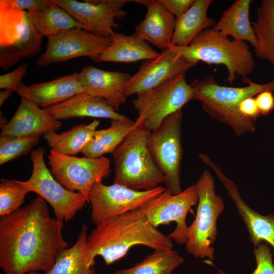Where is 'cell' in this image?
<instances>
[{
  "instance_id": "obj_1",
  "label": "cell",
  "mask_w": 274,
  "mask_h": 274,
  "mask_svg": "<svg viewBox=\"0 0 274 274\" xmlns=\"http://www.w3.org/2000/svg\"><path fill=\"white\" fill-rule=\"evenodd\" d=\"M63 222L51 217L46 200L37 196L0 219V267L5 274L48 271L58 254L68 248Z\"/></svg>"
},
{
  "instance_id": "obj_2",
  "label": "cell",
  "mask_w": 274,
  "mask_h": 274,
  "mask_svg": "<svg viewBox=\"0 0 274 274\" xmlns=\"http://www.w3.org/2000/svg\"><path fill=\"white\" fill-rule=\"evenodd\" d=\"M142 245L154 250L173 249V242L152 225L140 208L109 219L96 225L88 235L90 262L101 256L111 265L124 257L133 246Z\"/></svg>"
},
{
  "instance_id": "obj_3",
  "label": "cell",
  "mask_w": 274,
  "mask_h": 274,
  "mask_svg": "<svg viewBox=\"0 0 274 274\" xmlns=\"http://www.w3.org/2000/svg\"><path fill=\"white\" fill-rule=\"evenodd\" d=\"M248 84L241 87L221 86L212 75L202 79H194L190 84L192 99L201 102L203 110L211 118L230 126L236 136L256 129L254 121L243 116L238 111L240 102L264 91H274V80L258 84L248 78L242 79Z\"/></svg>"
},
{
  "instance_id": "obj_4",
  "label": "cell",
  "mask_w": 274,
  "mask_h": 274,
  "mask_svg": "<svg viewBox=\"0 0 274 274\" xmlns=\"http://www.w3.org/2000/svg\"><path fill=\"white\" fill-rule=\"evenodd\" d=\"M168 48L193 66L200 61L208 64L224 65L228 73L226 81L229 84H232L236 76L242 79L248 78L255 66L247 42L230 40L213 28L202 30L187 46L170 45Z\"/></svg>"
},
{
  "instance_id": "obj_5",
  "label": "cell",
  "mask_w": 274,
  "mask_h": 274,
  "mask_svg": "<svg viewBox=\"0 0 274 274\" xmlns=\"http://www.w3.org/2000/svg\"><path fill=\"white\" fill-rule=\"evenodd\" d=\"M150 131L134 123L133 128L112 154L114 162L113 183L137 191H148L165 183L149 150Z\"/></svg>"
},
{
  "instance_id": "obj_6",
  "label": "cell",
  "mask_w": 274,
  "mask_h": 274,
  "mask_svg": "<svg viewBox=\"0 0 274 274\" xmlns=\"http://www.w3.org/2000/svg\"><path fill=\"white\" fill-rule=\"evenodd\" d=\"M198 194L195 218L189 226L186 242V251L196 258L213 261L217 234V220L223 212L224 202L216 194L215 182L211 173L204 170L195 184Z\"/></svg>"
},
{
  "instance_id": "obj_7",
  "label": "cell",
  "mask_w": 274,
  "mask_h": 274,
  "mask_svg": "<svg viewBox=\"0 0 274 274\" xmlns=\"http://www.w3.org/2000/svg\"><path fill=\"white\" fill-rule=\"evenodd\" d=\"M182 110L166 117L160 125L150 131L147 145L156 166L165 178L166 189L174 194L182 191L181 185Z\"/></svg>"
},
{
  "instance_id": "obj_8",
  "label": "cell",
  "mask_w": 274,
  "mask_h": 274,
  "mask_svg": "<svg viewBox=\"0 0 274 274\" xmlns=\"http://www.w3.org/2000/svg\"><path fill=\"white\" fill-rule=\"evenodd\" d=\"M192 89L185 75L139 93L132 101L138 114L135 123L143 125L152 131L158 128L166 117L182 110L192 99Z\"/></svg>"
},
{
  "instance_id": "obj_9",
  "label": "cell",
  "mask_w": 274,
  "mask_h": 274,
  "mask_svg": "<svg viewBox=\"0 0 274 274\" xmlns=\"http://www.w3.org/2000/svg\"><path fill=\"white\" fill-rule=\"evenodd\" d=\"M46 150L39 147L31 152V175L26 181H18L30 192L44 199L52 207L56 218L67 222L75 217L88 200L83 194L67 190L55 179L45 162Z\"/></svg>"
},
{
  "instance_id": "obj_10",
  "label": "cell",
  "mask_w": 274,
  "mask_h": 274,
  "mask_svg": "<svg viewBox=\"0 0 274 274\" xmlns=\"http://www.w3.org/2000/svg\"><path fill=\"white\" fill-rule=\"evenodd\" d=\"M48 159L50 171L56 180L67 190L85 195L88 202L92 186L111 173L110 160L104 156L77 157L51 149Z\"/></svg>"
},
{
  "instance_id": "obj_11",
  "label": "cell",
  "mask_w": 274,
  "mask_h": 274,
  "mask_svg": "<svg viewBox=\"0 0 274 274\" xmlns=\"http://www.w3.org/2000/svg\"><path fill=\"white\" fill-rule=\"evenodd\" d=\"M165 190L166 188L159 186L148 191H137L115 183L106 185L102 182L95 183L88 197L91 221L97 225L109 219L139 209Z\"/></svg>"
},
{
  "instance_id": "obj_12",
  "label": "cell",
  "mask_w": 274,
  "mask_h": 274,
  "mask_svg": "<svg viewBox=\"0 0 274 274\" xmlns=\"http://www.w3.org/2000/svg\"><path fill=\"white\" fill-rule=\"evenodd\" d=\"M198 199L195 184L176 194L166 188L140 209L147 220L155 227L175 222L176 227L168 237L176 244H184L187 242L189 229L186 216L191 208L198 203Z\"/></svg>"
},
{
  "instance_id": "obj_13",
  "label": "cell",
  "mask_w": 274,
  "mask_h": 274,
  "mask_svg": "<svg viewBox=\"0 0 274 274\" xmlns=\"http://www.w3.org/2000/svg\"><path fill=\"white\" fill-rule=\"evenodd\" d=\"M47 38L46 50L36 62L40 67L82 56H88L96 62L110 44L109 38L80 28H72Z\"/></svg>"
},
{
  "instance_id": "obj_14",
  "label": "cell",
  "mask_w": 274,
  "mask_h": 274,
  "mask_svg": "<svg viewBox=\"0 0 274 274\" xmlns=\"http://www.w3.org/2000/svg\"><path fill=\"white\" fill-rule=\"evenodd\" d=\"M69 13L87 31L109 38L114 28L120 25L115 19L124 17L123 6L133 1L125 0H53Z\"/></svg>"
},
{
  "instance_id": "obj_15",
  "label": "cell",
  "mask_w": 274,
  "mask_h": 274,
  "mask_svg": "<svg viewBox=\"0 0 274 274\" xmlns=\"http://www.w3.org/2000/svg\"><path fill=\"white\" fill-rule=\"evenodd\" d=\"M194 66L183 56L169 48L162 50L154 59L145 60L138 72L131 76L125 87L126 97L153 88L182 75Z\"/></svg>"
},
{
  "instance_id": "obj_16",
  "label": "cell",
  "mask_w": 274,
  "mask_h": 274,
  "mask_svg": "<svg viewBox=\"0 0 274 274\" xmlns=\"http://www.w3.org/2000/svg\"><path fill=\"white\" fill-rule=\"evenodd\" d=\"M201 161L210 166L224 185L228 195L235 203L238 215L245 224L250 241L256 248L266 242L274 250V215H262L251 209L241 196L234 182L228 179L207 155H198Z\"/></svg>"
},
{
  "instance_id": "obj_17",
  "label": "cell",
  "mask_w": 274,
  "mask_h": 274,
  "mask_svg": "<svg viewBox=\"0 0 274 274\" xmlns=\"http://www.w3.org/2000/svg\"><path fill=\"white\" fill-rule=\"evenodd\" d=\"M62 123L50 112L22 98L11 119L2 129L0 139L42 136L58 131Z\"/></svg>"
},
{
  "instance_id": "obj_18",
  "label": "cell",
  "mask_w": 274,
  "mask_h": 274,
  "mask_svg": "<svg viewBox=\"0 0 274 274\" xmlns=\"http://www.w3.org/2000/svg\"><path fill=\"white\" fill-rule=\"evenodd\" d=\"M78 77L86 92L105 99L115 110L125 103V91L131 77L129 74L88 65L82 68Z\"/></svg>"
},
{
  "instance_id": "obj_19",
  "label": "cell",
  "mask_w": 274,
  "mask_h": 274,
  "mask_svg": "<svg viewBox=\"0 0 274 274\" xmlns=\"http://www.w3.org/2000/svg\"><path fill=\"white\" fill-rule=\"evenodd\" d=\"M145 5L147 9L145 18L135 28L134 35L164 50L172 44L176 18L159 1H133Z\"/></svg>"
},
{
  "instance_id": "obj_20",
  "label": "cell",
  "mask_w": 274,
  "mask_h": 274,
  "mask_svg": "<svg viewBox=\"0 0 274 274\" xmlns=\"http://www.w3.org/2000/svg\"><path fill=\"white\" fill-rule=\"evenodd\" d=\"M16 92L22 98L40 107L46 108L85 91L79 81L78 73H74L49 82L30 85H26L22 81Z\"/></svg>"
},
{
  "instance_id": "obj_21",
  "label": "cell",
  "mask_w": 274,
  "mask_h": 274,
  "mask_svg": "<svg viewBox=\"0 0 274 274\" xmlns=\"http://www.w3.org/2000/svg\"><path fill=\"white\" fill-rule=\"evenodd\" d=\"M44 109L59 120L74 117H95L120 121L130 120L117 113L105 99L86 92L78 93L61 103Z\"/></svg>"
},
{
  "instance_id": "obj_22",
  "label": "cell",
  "mask_w": 274,
  "mask_h": 274,
  "mask_svg": "<svg viewBox=\"0 0 274 274\" xmlns=\"http://www.w3.org/2000/svg\"><path fill=\"white\" fill-rule=\"evenodd\" d=\"M110 44L95 62H134L157 57L159 54L147 42L134 35L114 32L109 37Z\"/></svg>"
},
{
  "instance_id": "obj_23",
  "label": "cell",
  "mask_w": 274,
  "mask_h": 274,
  "mask_svg": "<svg viewBox=\"0 0 274 274\" xmlns=\"http://www.w3.org/2000/svg\"><path fill=\"white\" fill-rule=\"evenodd\" d=\"M251 0H236L223 12L213 29L233 40L248 42L255 48L257 38L249 20Z\"/></svg>"
},
{
  "instance_id": "obj_24",
  "label": "cell",
  "mask_w": 274,
  "mask_h": 274,
  "mask_svg": "<svg viewBox=\"0 0 274 274\" xmlns=\"http://www.w3.org/2000/svg\"><path fill=\"white\" fill-rule=\"evenodd\" d=\"M212 0H195L191 8L176 18L172 44L185 47L203 30L213 28L216 22L207 15Z\"/></svg>"
},
{
  "instance_id": "obj_25",
  "label": "cell",
  "mask_w": 274,
  "mask_h": 274,
  "mask_svg": "<svg viewBox=\"0 0 274 274\" xmlns=\"http://www.w3.org/2000/svg\"><path fill=\"white\" fill-rule=\"evenodd\" d=\"M88 227L81 226L75 243L57 256L52 267L44 274H94L87 246Z\"/></svg>"
},
{
  "instance_id": "obj_26",
  "label": "cell",
  "mask_w": 274,
  "mask_h": 274,
  "mask_svg": "<svg viewBox=\"0 0 274 274\" xmlns=\"http://www.w3.org/2000/svg\"><path fill=\"white\" fill-rule=\"evenodd\" d=\"M28 18L42 37L47 38L81 25L65 10L49 0L41 8L27 11Z\"/></svg>"
},
{
  "instance_id": "obj_27",
  "label": "cell",
  "mask_w": 274,
  "mask_h": 274,
  "mask_svg": "<svg viewBox=\"0 0 274 274\" xmlns=\"http://www.w3.org/2000/svg\"><path fill=\"white\" fill-rule=\"evenodd\" d=\"M257 38L255 56L269 62L274 68V0H262L252 23Z\"/></svg>"
},
{
  "instance_id": "obj_28",
  "label": "cell",
  "mask_w": 274,
  "mask_h": 274,
  "mask_svg": "<svg viewBox=\"0 0 274 274\" xmlns=\"http://www.w3.org/2000/svg\"><path fill=\"white\" fill-rule=\"evenodd\" d=\"M42 40L27 15L17 40L9 46L0 47V67L7 71L23 58L36 55L40 51Z\"/></svg>"
},
{
  "instance_id": "obj_29",
  "label": "cell",
  "mask_w": 274,
  "mask_h": 274,
  "mask_svg": "<svg viewBox=\"0 0 274 274\" xmlns=\"http://www.w3.org/2000/svg\"><path fill=\"white\" fill-rule=\"evenodd\" d=\"M135 121L113 120L106 129L96 130L82 151L86 157L97 158L106 154H113L134 126Z\"/></svg>"
},
{
  "instance_id": "obj_30",
  "label": "cell",
  "mask_w": 274,
  "mask_h": 274,
  "mask_svg": "<svg viewBox=\"0 0 274 274\" xmlns=\"http://www.w3.org/2000/svg\"><path fill=\"white\" fill-rule=\"evenodd\" d=\"M99 124V121L94 120L88 124L75 125L59 134L53 132L43 136L51 149L64 155L73 156L82 152L92 139Z\"/></svg>"
},
{
  "instance_id": "obj_31",
  "label": "cell",
  "mask_w": 274,
  "mask_h": 274,
  "mask_svg": "<svg viewBox=\"0 0 274 274\" xmlns=\"http://www.w3.org/2000/svg\"><path fill=\"white\" fill-rule=\"evenodd\" d=\"M184 261L173 249L154 250L132 267L116 271L114 274H171Z\"/></svg>"
},
{
  "instance_id": "obj_32",
  "label": "cell",
  "mask_w": 274,
  "mask_h": 274,
  "mask_svg": "<svg viewBox=\"0 0 274 274\" xmlns=\"http://www.w3.org/2000/svg\"><path fill=\"white\" fill-rule=\"evenodd\" d=\"M27 12L0 8V47L13 44L23 29Z\"/></svg>"
},
{
  "instance_id": "obj_33",
  "label": "cell",
  "mask_w": 274,
  "mask_h": 274,
  "mask_svg": "<svg viewBox=\"0 0 274 274\" xmlns=\"http://www.w3.org/2000/svg\"><path fill=\"white\" fill-rule=\"evenodd\" d=\"M30 191L18 180L2 179L0 183V216L9 215L21 208Z\"/></svg>"
},
{
  "instance_id": "obj_34",
  "label": "cell",
  "mask_w": 274,
  "mask_h": 274,
  "mask_svg": "<svg viewBox=\"0 0 274 274\" xmlns=\"http://www.w3.org/2000/svg\"><path fill=\"white\" fill-rule=\"evenodd\" d=\"M41 135L0 139V164L3 165L29 154L40 140Z\"/></svg>"
},
{
  "instance_id": "obj_35",
  "label": "cell",
  "mask_w": 274,
  "mask_h": 274,
  "mask_svg": "<svg viewBox=\"0 0 274 274\" xmlns=\"http://www.w3.org/2000/svg\"><path fill=\"white\" fill-rule=\"evenodd\" d=\"M256 267L252 274H274V264L270 248L265 244H261L254 250ZM219 274H227L218 269Z\"/></svg>"
},
{
  "instance_id": "obj_36",
  "label": "cell",
  "mask_w": 274,
  "mask_h": 274,
  "mask_svg": "<svg viewBox=\"0 0 274 274\" xmlns=\"http://www.w3.org/2000/svg\"><path fill=\"white\" fill-rule=\"evenodd\" d=\"M28 68L26 63L20 65L16 69L0 76V88L16 92L18 86L22 82Z\"/></svg>"
},
{
  "instance_id": "obj_37",
  "label": "cell",
  "mask_w": 274,
  "mask_h": 274,
  "mask_svg": "<svg viewBox=\"0 0 274 274\" xmlns=\"http://www.w3.org/2000/svg\"><path fill=\"white\" fill-rule=\"evenodd\" d=\"M49 1V0H1L0 8L28 11L43 7Z\"/></svg>"
},
{
  "instance_id": "obj_38",
  "label": "cell",
  "mask_w": 274,
  "mask_h": 274,
  "mask_svg": "<svg viewBox=\"0 0 274 274\" xmlns=\"http://www.w3.org/2000/svg\"><path fill=\"white\" fill-rule=\"evenodd\" d=\"M177 18L184 14L192 6L195 0H159Z\"/></svg>"
},
{
  "instance_id": "obj_39",
  "label": "cell",
  "mask_w": 274,
  "mask_h": 274,
  "mask_svg": "<svg viewBox=\"0 0 274 274\" xmlns=\"http://www.w3.org/2000/svg\"><path fill=\"white\" fill-rule=\"evenodd\" d=\"M255 99L261 115L267 116L274 109V95L271 91L259 93Z\"/></svg>"
},
{
  "instance_id": "obj_40",
  "label": "cell",
  "mask_w": 274,
  "mask_h": 274,
  "mask_svg": "<svg viewBox=\"0 0 274 274\" xmlns=\"http://www.w3.org/2000/svg\"><path fill=\"white\" fill-rule=\"evenodd\" d=\"M238 109L243 116L253 121L261 116L253 97H249L242 100L238 105Z\"/></svg>"
},
{
  "instance_id": "obj_41",
  "label": "cell",
  "mask_w": 274,
  "mask_h": 274,
  "mask_svg": "<svg viewBox=\"0 0 274 274\" xmlns=\"http://www.w3.org/2000/svg\"><path fill=\"white\" fill-rule=\"evenodd\" d=\"M12 93V91L7 89H3L0 92V106H2L5 101L11 95Z\"/></svg>"
},
{
  "instance_id": "obj_42",
  "label": "cell",
  "mask_w": 274,
  "mask_h": 274,
  "mask_svg": "<svg viewBox=\"0 0 274 274\" xmlns=\"http://www.w3.org/2000/svg\"><path fill=\"white\" fill-rule=\"evenodd\" d=\"M0 117H1V121H0L1 127L2 128L4 126H5L7 123V119L3 115V114H2V112H1Z\"/></svg>"
},
{
  "instance_id": "obj_43",
  "label": "cell",
  "mask_w": 274,
  "mask_h": 274,
  "mask_svg": "<svg viewBox=\"0 0 274 274\" xmlns=\"http://www.w3.org/2000/svg\"><path fill=\"white\" fill-rule=\"evenodd\" d=\"M26 274H40V273L37 271H32V272L27 273Z\"/></svg>"
},
{
  "instance_id": "obj_44",
  "label": "cell",
  "mask_w": 274,
  "mask_h": 274,
  "mask_svg": "<svg viewBox=\"0 0 274 274\" xmlns=\"http://www.w3.org/2000/svg\"><path fill=\"white\" fill-rule=\"evenodd\" d=\"M94 274H96V273L94 272Z\"/></svg>"
}]
</instances>
